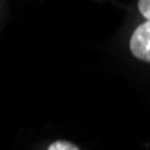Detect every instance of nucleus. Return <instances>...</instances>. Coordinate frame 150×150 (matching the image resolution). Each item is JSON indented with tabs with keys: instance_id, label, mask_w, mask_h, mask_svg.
<instances>
[{
	"instance_id": "nucleus-1",
	"label": "nucleus",
	"mask_w": 150,
	"mask_h": 150,
	"mask_svg": "<svg viewBox=\"0 0 150 150\" xmlns=\"http://www.w3.org/2000/svg\"><path fill=\"white\" fill-rule=\"evenodd\" d=\"M130 51L139 60L150 62V22L141 24L130 38Z\"/></svg>"
},
{
	"instance_id": "nucleus-2",
	"label": "nucleus",
	"mask_w": 150,
	"mask_h": 150,
	"mask_svg": "<svg viewBox=\"0 0 150 150\" xmlns=\"http://www.w3.org/2000/svg\"><path fill=\"white\" fill-rule=\"evenodd\" d=\"M47 150H78V146L69 143V141H56V143H52Z\"/></svg>"
},
{
	"instance_id": "nucleus-3",
	"label": "nucleus",
	"mask_w": 150,
	"mask_h": 150,
	"mask_svg": "<svg viewBox=\"0 0 150 150\" xmlns=\"http://www.w3.org/2000/svg\"><path fill=\"white\" fill-rule=\"evenodd\" d=\"M139 11L150 22V0H139Z\"/></svg>"
}]
</instances>
